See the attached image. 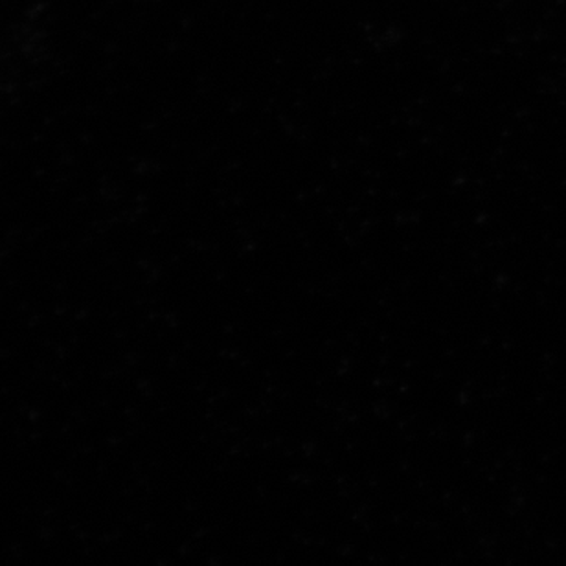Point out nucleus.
Masks as SVG:
<instances>
[]
</instances>
